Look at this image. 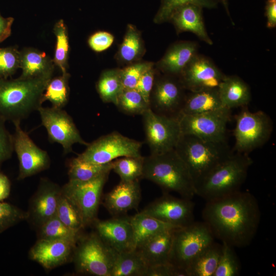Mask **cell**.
Segmentation results:
<instances>
[{"instance_id": "obj_23", "label": "cell", "mask_w": 276, "mask_h": 276, "mask_svg": "<svg viewBox=\"0 0 276 276\" xmlns=\"http://www.w3.org/2000/svg\"><path fill=\"white\" fill-rule=\"evenodd\" d=\"M201 7L188 4L177 9L172 14L171 21L178 33L190 32L209 45L213 41L209 36L204 23Z\"/></svg>"}, {"instance_id": "obj_49", "label": "cell", "mask_w": 276, "mask_h": 276, "mask_svg": "<svg viewBox=\"0 0 276 276\" xmlns=\"http://www.w3.org/2000/svg\"><path fill=\"white\" fill-rule=\"evenodd\" d=\"M265 16L267 18L266 26L269 29L276 27V2L267 1L265 5Z\"/></svg>"}, {"instance_id": "obj_30", "label": "cell", "mask_w": 276, "mask_h": 276, "mask_svg": "<svg viewBox=\"0 0 276 276\" xmlns=\"http://www.w3.org/2000/svg\"><path fill=\"white\" fill-rule=\"evenodd\" d=\"M221 244L213 242L191 262L186 271L188 276H213L217 267Z\"/></svg>"}, {"instance_id": "obj_29", "label": "cell", "mask_w": 276, "mask_h": 276, "mask_svg": "<svg viewBox=\"0 0 276 276\" xmlns=\"http://www.w3.org/2000/svg\"><path fill=\"white\" fill-rule=\"evenodd\" d=\"M148 267L136 249L118 252L110 276H145Z\"/></svg>"}, {"instance_id": "obj_39", "label": "cell", "mask_w": 276, "mask_h": 276, "mask_svg": "<svg viewBox=\"0 0 276 276\" xmlns=\"http://www.w3.org/2000/svg\"><path fill=\"white\" fill-rule=\"evenodd\" d=\"M218 2V0H162L154 17V22L160 24L169 21L177 9L188 4H194L203 8L213 9L217 7Z\"/></svg>"}, {"instance_id": "obj_13", "label": "cell", "mask_w": 276, "mask_h": 276, "mask_svg": "<svg viewBox=\"0 0 276 276\" xmlns=\"http://www.w3.org/2000/svg\"><path fill=\"white\" fill-rule=\"evenodd\" d=\"M231 110H220L197 114L178 116L181 133L211 141H226V126Z\"/></svg>"}, {"instance_id": "obj_11", "label": "cell", "mask_w": 276, "mask_h": 276, "mask_svg": "<svg viewBox=\"0 0 276 276\" xmlns=\"http://www.w3.org/2000/svg\"><path fill=\"white\" fill-rule=\"evenodd\" d=\"M142 116L145 141L150 154L174 149L182 134L178 117L158 114L150 108Z\"/></svg>"}, {"instance_id": "obj_47", "label": "cell", "mask_w": 276, "mask_h": 276, "mask_svg": "<svg viewBox=\"0 0 276 276\" xmlns=\"http://www.w3.org/2000/svg\"><path fill=\"white\" fill-rule=\"evenodd\" d=\"M145 276H188V274L186 270L167 263L148 267Z\"/></svg>"}, {"instance_id": "obj_3", "label": "cell", "mask_w": 276, "mask_h": 276, "mask_svg": "<svg viewBox=\"0 0 276 276\" xmlns=\"http://www.w3.org/2000/svg\"><path fill=\"white\" fill-rule=\"evenodd\" d=\"M142 179L155 183L163 193L175 192L191 200L196 195L188 168L175 149L144 157Z\"/></svg>"}, {"instance_id": "obj_19", "label": "cell", "mask_w": 276, "mask_h": 276, "mask_svg": "<svg viewBox=\"0 0 276 276\" xmlns=\"http://www.w3.org/2000/svg\"><path fill=\"white\" fill-rule=\"evenodd\" d=\"M92 225L102 241L117 252L133 249V231L129 217L97 219Z\"/></svg>"}, {"instance_id": "obj_35", "label": "cell", "mask_w": 276, "mask_h": 276, "mask_svg": "<svg viewBox=\"0 0 276 276\" xmlns=\"http://www.w3.org/2000/svg\"><path fill=\"white\" fill-rule=\"evenodd\" d=\"M143 52L141 34L136 28L127 26L123 40L118 51V58L123 63H131L137 59Z\"/></svg>"}, {"instance_id": "obj_44", "label": "cell", "mask_w": 276, "mask_h": 276, "mask_svg": "<svg viewBox=\"0 0 276 276\" xmlns=\"http://www.w3.org/2000/svg\"><path fill=\"white\" fill-rule=\"evenodd\" d=\"M27 218V212L0 201V234Z\"/></svg>"}, {"instance_id": "obj_22", "label": "cell", "mask_w": 276, "mask_h": 276, "mask_svg": "<svg viewBox=\"0 0 276 276\" xmlns=\"http://www.w3.org/2000/svg\"><path fill=\"white\" fill-rule=\"evenodd\" d=\"M196 41H181L172 45L157 63V68L165 75L178 78L183 70L198 54Z\"/></svg>"}, {"instance_id": "obj_2", "label": "cell", "mask_w": 276, "mask_h": 276, "mask_svg": "<svg viewBox=\"0 0 276 276\" xmlns=\"http://www.w3.org/2000/svg\"><path fill=\"white\" fill-rule=\"evenodd\" d=\"M52 74L34 78L0 79V118L12 123L42 106L41 97Z\"/></svg>"}, {"instance_id": "obj_6", "label": "cell", "mask_w": 276, "mask_h": 276, "mask_svg": "<svg viewBox=\"0 0 276 276\" xmlns=\"http://www.w3.org/2000/svg\"><path fill=\"white\" fill-rule=\"evenodd\" d=\"M214 238L203 221H194L176 228L173 231L169 262L186 270L196 257L214 242Z\"/></svg>"}, {"instance_id": "obj_20", "label": "cell", "mask_w": 276, "mask_h": 276, "mask_svg": "<svg viewBox=\"0 0 276 276\" xmlns=\"http://www.w3.org/2000/svg\"><path fill=\"white\" fill-rule=\"evenodd\" d=\"M77 244L65 240L38 239L29 251L30 259L47 269H52L73 258Z\"/></svg>"}, {"instance_id": "obj_52", "label": "cell", "mask_w": 276, "mask_h": 276, "mask_svg": "<svg viewBox=\"0 0 276 276\" xmlns=\"http://www.w3.org/2000/svg\"><path fill=\"white\" fill-rule=\"evenodd\" d=\"M218 2H219L220 3H221V4L222 5V6H223L224 9H225V11L226 13V14H227V15L228 16V17H229V19L232 23V24H234V23L232 20V18L231 16V14H230V12H229V5H228V0H218Z\"/></svg>"}, {"instance_id": "obj_42", "label": "cell", "mask_w": 276, "mask_h": 276, "mask_svg": "<svg viewBox=\"0 0 276 276\" xmlns=\"http://www.w3.org/2000/svg\"><path fill=\"white\" fill-rule=\"evenodd\" d=\"M153 67L152 63L145 62L131 64L124 68L120 70L123 89L135 88L142 75Z\"/></svg>"}, {"instance_id": "obj_24", "label": "cell", "mask_w": 276, "mask_h": 276, "mask_svg": "<svg viewBox=\"0 0 276 276\" xmlns=\"http://www.w3.org/2000/svg\"><path fill=\"white\" fill-rule=\"evenodd\" d=\"M175 229L152 236L134 249L148 267L169 263L173 234Z\"/></svg>"}, {"instance_id": "obj_32", "label": "cell", "mask_w": 276, "mask_h": 276, "mask_svg": "<svg viewBox=\"0 0 276 276\" xmlns=\"http://www.w3.org/2000/svg\"><path fill=\"white\" fill-rule=\"evenodd\" d=\"M97 90L102 101L116 105L123 89L120 70H109L103 72L96 85Z\"/></svg>"}, {"instance_id": "obj_25", "label": "cell", "mask_w": 276, "mask_h": 276, "mask_svg": "<svg viewBox=\"0 0 276 276\" xmlns=\"http://www.w3.org/2000/svg\"><path fill=\"white\" fill-rule=\"evenodd\" d=\"M218 89L223 106L228 109L247 106L251 101L249 85L238 76L226 75Z\"/></svg>"}, {"instance_id": "obj_45", "label": "cell", "mask_w": 276, "mask_h": 276, "mask_svg": "<svg viewBox=\"0 0 276 276\" xmlns=\"http://www.w3.org/2000/svg\"><path fill=\"white\" fill-rule=\"evenodd\" d=\"M5 122L0 118V166L11 158L14 151L13 135L7 129Z\"/></svg>"}, {"instance_id": "obj_28", "label": "cell", "mask_w": 276, "mask_h": 276, "mask_svg": "<svg viewBox=\"0 0 276 276\" xmlns=\"http://www.w3.org/2000/svg\"><path fill=\"white\" fill-rule=\"evenodd\" d=\"M54 63L45 53L34 49L20 52V68L22 78H34L53 74Z\"/></svg>"}, {"instance_id": "obj_51", "label": "cell", "mask_w": 276, "mask_h": 276, "mask_svg": "<svg viewBox=\"0 0 276 276\" xmlns=\"http://www.w3.org/2000/svg\"><path fill=\"white\" fill-rule=\"evenodd\" d=\"M11 191V183L8 177L0 171V201L8 197Z\"/></svg>"}, {"instance_id": "obj_16", "label": "cell", "mask_w": 276, "mask_h": 276, "mask_svg": "<svg viewBox=\"0 0 276 276\" xmlns=\"http://www.w3.org/2000/svg\"><path fill=\"white\" fill-rule=\"evenodd\" d=\"M186 90L178 78L164 74L155 79L150 98V108L158 114L178 117Z\"/></svg>"}, {"instance_id": "obj_10", "label": "cell", "mask_w": 276, "mask_h": 276, "mask_svg": "<svg viewBox=\"0 0 276 276\" xmlns=\"http://www.w3.org/2000/svg\"><path fill=\"white\" fill-rule=\"evenodd\" d=\"M143 143L117 131L103 135L86 146L78 156L96 164H106L124 156H141Z\"/></svg>"}, {"instance_id": "obj_48", "label": "cell", "mask_w": 276, "mask_h": 276, "mask_svg": "<svg viewBox=\"0 0 276 276\" xmlns=\"http://www.w3.org/2000/svg\"><path fill=\"white\" fill-rule=\"evenodd\" d=\"M114 37L110 33L105 31H99L93 34L88 39V44L95 52H102L112 44Z\"/></svg>"}, {"instance_id": "obj_14", "label": "cell", "mask_w": 276, "mask_h": 276, "mask_svg": "<svg viewBox=\"0 0 276 276\" xmlns=\"http://www.w3.org/2000/svg\"><path fill=\"white\" fill-rule=\"evenodd\" d=\"M13 150L19 163L17 179L22 180L48 169L51 164L47 151L38 147L20 126V122L13 123Z\"/></svg>"}, {"instance_id": "obj_1", "label": "cell", "mask_w": 276, "mask_h": 276, "mask_svg": "<svg viewBox=\"0 0 276 276\" xmlns=\"http://www.w3.org/2000/svg\"><path fill=\"white\" fill-rule=\"evenodd\" d=\"M202 216L215 238L233 247H243L255 238L261 212L255 197L240 190L206 201Z\"/></svg>"}, {"instance_id": "obj_26", "label": "cell", "mask_w": 276, "mask_h": 276, "mask_svg": "<svg viewBox=\"0 0 276 276\" xmlns=\"http://www.w3.org/2000/svg\"><path fill=\"white\" fill-rule=\"evenodd\" d=\"M222 104L218 88L189 91L179 115L197 114L220 110Z\"/></svg>"}, {"instance_id": "obj_34", "label": "cell", "mask_w": 276, "mask_h": 276, "mask_svg": "<svg viewBox=\"0 0 276 276\" xmlns=\"http://www.w3.org/2000/svg\"><path fill=\"white\" fill-rule=\"evenodd\" d=\"M39 239L65 240L77 243L81 231L73 229L62 223L56 216L39 227Z\"/></svg>"}, {"instance_id": "obj_50", "label": "cell", "mask_w": 276, "mask_h": 276, "mask_svg": "<svg viewBox=\"0 0 276 276\" xmlns=\"http://www.w3.org/2000/svg\"><path fill=\"white\" fill-rule=\"evenodd\" d=\"M13 21V17H4L0 13V42L10 36Z\"/></svg>"}, {"instance_id": "obj_8", "label": "cell", "mask_w": 276, "mask_h": 276, "mask_svg": "<svg viewBox=\"0 0 276 276\" xmlns=\"http://www.w3.org/2000/svg\"><path fill=\"white\" fill-rule=\"evenodd\" d=\"M235 119L234 135L236 152L248 154L269 140L273 131V123L265 112H251L245 106L236 116Z\"/></svg>"}, {"instance_id": "obj_33", "label": "cell", "mask_w": 276, "mask_h": 276, "mask_svg": "<svg viewBox=\"0 0 276 276\" xmlns=\"http://www.w3.org/2000/svg\"><path fill=\"white\" fill-rule=\"evenodd\" d=\"M68 73L53 79L49 82L41 97V102L49 101L52 106L57 108H63L67 103L70 89Z\"/></svg>"}, {"instance_id": "obj_53", "label": "cell", "mask_w": 276, "mask_h": 276, "mask_svg": "<svg viewBox=\"0 0 276 276\" xmlns=\"http://www.w3.org/2000/svg\"><path fill=\"white\" fill-rule=\"evenodd\" d=\"M268 2H276V0H267Z\"/></svg>"}, {"instance_id": "obj_12", "label": "cell", "mask_w": 276, "mask_h": 276, "mask_svg": "<svg viewBox=\"0 0 276 276\" xmlns=\"http://www.w3.org/2000/svg\"><path fill=\"white\" fill-rule=\"evenodd\" d=\"M37 111L49 141L60 144L64 154L72 152L75 144L88 145L82 139L72 118L63 108L41 106Z\"/></svg>"}, {"instance_id": "obj_41", "label": "cell", "mask_w": 276, "mask_h": 276, "mask_svg": "<svg viewBox=\"0 0 276 276\" xmlns=\"http://www.w3.org/2000/svg\"><path fill=\"white\" fill-rule=\"evenodd\" d=\"M234 247L222 242L221 251L213 276H237L240 273V264Z\"/></svg>"}, {"instance_id": "obj_38", "label": "cell", "mask_w": 276, "mask_h": 276, "mask_svg": "<svg viewBox=\"0 0 276 276\" xmlns=\"http://www.w3.org/2000/svg\"><path fill=\"white\" fill-rule=\"evenodd\" d=\"M55 216L65 225L73 229L81 231L85 227L77 208L62 190Z\"/></svg>"}, {"instance_id": "obj_27", "label": "cell", "mask_w": 276, "mask_h": 276, "mask_svg": "<svg viewBox=\"0 0 276 276\" xmlns=\"http://www.w3.org/2000/svg\"><path fill=\"white\" fill-rule=\"evenodd\" d=\"M129 220L133 231V249L152 236L178 227L141 212Z\"/></svg>"}, {"instance_id": "obj_4", "label": "cell", "mask_w": 276, "mask_h": 276, "mask_svg": "<svg viewBox=\"0 0 276 276\" xmlns=\"http://www.w3.org/2000/svg\"><path fill=\"white\" fill-rule=\"evenodd\" d=\"M174 149L188 168L195 187L234 153L226 141H208L183 134Z\"/></svg>"}, {"instance_id": "obj_7", "label": "cell", "mask_w": 276, "mask_h": 276, "mask_svg": "<svg viewBox=\"0 0 276 276\" xmlns=\"http://www.w3.org/2000/svg\"><path fill=\"white\" fill-rule=\"evenodd\" d=\"M117 253L93 232L81 236L75 248L73 259L79 273L110 276Z\"/></svg>"}, {"instance_id": "obj_31", "label": "cell", "mask_w": 276, "mask_h": 276, "mask_svg": "<svg viewBox=\"0 0 276 276\" xmlns=\"http://www.w3.org/2000/svg\"><path fill=\"white\" fill-rule=\"evenodd\" d=\"M69 180L85 181L95 178L101 174L112 170V162L96 164L79 158H72L68 163Z\"/></svg>"}, {"instance_id": "obj_43", "label": "cell", "mask_w": 276, "mask_h": 276, "mask_svg": "<svg viewBox=\"0 0 276 276\" xmlns=\"http://www.w3.org/2000/svg\"><path fill=\"white\" fill-rule=\"evenodd\" d=\"M20 68V52L14 47L0 48V79H7Z\"/></svg>"}, {"instance_id": "obj_9", "label": "cell", "mask_w": 276, "mask_h": 276, "mask_svg": "<svg viewBox=\"0 0 276 276\" xmlns=\"http://www.w3.org/2000/svg\"><path fill=\"white\" fill-rule=\"evenodd\" d=\"M110 171L85 181L70 180L62 187L63 193L77 208L84 227L92 225L97 214L104 185Z\"/></svg>"}, {"instance_id": "obj_37", "label": "cell", "mask_w": 276, "mask_h": 276, "mask_svg": "<svg viewBox=\"0 0 276 276\" xmlns=\"http://www.w3.org/2000/svg\"><path fill=\"white\" fill-rule=\"evenodd\" d=\"M116 106L122 112L131 116H142L150 108L149 104L134 88L123 89Z\"/></svg>"}, {"instance_id": "obj_36", "label": "cell", "mask_w": 276, "mask_h": 276, "mask_svg": "<svg viewBox=\"0 0 276 276\" xmlns=\"http://www.w3.org/2000/svg\"><path fill=\"white\" fill-rule=\"evenodd\" d=\"M144 157L124 156L112 162V170L121 181H131L142 179Z\"/></svg>"}, {"instance_id": "obj_17", "label": "cell", "mask_w": 276, "mask_h": 276, "mask_svg": "<svg viewBox=\"0 0 276 276\" xmlns=\"http://www.w3.org/2000/svg\"><path fill=\"white\" fill-rule=\"evenodd\" d=\"M225 76L212 60L198 53L178 78L186 90L196 91L218 88Z\"/></svg>"}, {"instance_id": "obj_15", "label": "cell", "mask_w": 276, "mask_h": 276, "mask_svg": "<svg viewBox=\"0 0 276 276\" xmlns=\"http://www.w3.org/2000/svg\"><path fill=\"white\" fill-rule=\"evenodd\" d=\"M194 203L191 199L178 198L169 193L163 195L147 205L140 212L161 221L180 227L194 221Z\"/></svg>"}, {"instance_id": "obj_18", "label": "cell", "mask_w": 276, "mask_h": 276, "mask_svg": "<svg viewBox=\"0 0 276 276\" xmlns=\"http://www.w3.org/2000/svg\"><path fill=\"white\" fill-rule=\"evenodd\" d=\"M62 188L47 178H41L30 201L28 218L38 227L56 215Z\"/></svg>"}, {"instance_id": "obj_40", "label": "cell", "mask_w": 276, "mask_h": 276, "mask_svg": "<svg viewBox=\"0 0 276 276\" xmlns=\"http://www.w3.org/2000/svg\"><path fill=\"white\" fill-rule=\"evenodd\" d=\"M56 37V45L53 62L58 66L62 74L67 73V60L68 53V39L66 26L62 19L57 21L54 27Z\"/></svg>"}, {"instance_id": "obj_5", "label": "cell", "mask_w": 276, "mask_h": 276, "mask_svg": "<svg viewBox=\"0 0 276 276\" xmlns=\"http://www.w3.org/2000/svg\"><path fill=\"white\" fill-rule=\"evenodd\" d=\"M253 161L248 154L234 152L195 187V194L206 202L240 191Z\"/></svg>"}, {"instance_id": "obj_21", "label": "cell", "mask_w": 276, "mask_h": 276, "mask_svg": "<svg viewBox=\"0 0 276 276\" xmlns=\"http://www.w3.org/2000/svg\"><path fill=\"white\" fill-rule=\"evenodd\" d=\"M140 180L120 182L104 196L103 205L113 217L136 210L141 199Z\"/></svg>"}, {"instance_id": "obj_46", "label": "cell", "mask_w": 276, "mask_h": 276, "mask_svg": "<svg viewBox=\"0 0 276 276\" xmlns=\"http://www.w3.org/2000/svg\"><path fill=\"white\" fill-rule=\"evenodd\" d=\"M155 79V71L153 67L142 75L134 88L149 104Z\"/></svg>"}]
</instances>
